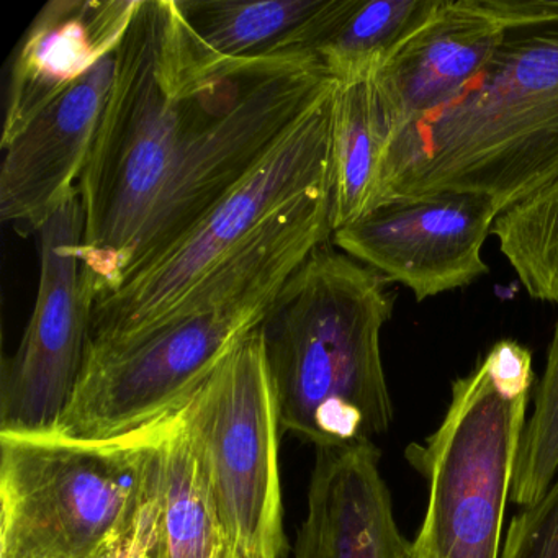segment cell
<instances>
[{
    "mask_svg": "<svg viewBox=\"0 0 558 558\" xmlns=\"http://www.w3.org/2000/svg\"><path fill=\"white\" fill-rule=\"evenodd\" d=\"M293 57H223L192 31L178 0L140 2L117 50L112 89L80 182L86 227L77 256L99 299L122 283L172 175Z\"/></svg>",
    "mask_w": 558,
    "mask_h": 558,
    "instance_id": "6da1fadb",
    "label": "cell"
},
{
    "mask_svg": "<svg viewBox=\"0 0 558 558\" xmlns=\"http://www.w3.org/2000/svg\"><path fill=\"white\" fill-rule=\"evenodd\" d=\"M328 189L303 195L267 221L155 328L93 342L57 430L107 439L181 413L231 349L259 328L283 283L331 240Z\"/></svg>",
    "mask_w": 558,
    "mask_h": 558,
    "instance_id": "7a4b0ae2",
    "label": "cell"
},
{
    "mask_svg": "<svg viewBox=\"0 0 558 558\" xmlns=\"http://www.w3.org/2000/svg\"><path fill=\"white\" fill-rule=\"evenodd\" d=\"M505 25L482 73L388 138L375 207L475 194L499 214L558 178V2L486 0Z\"/></svg>",
    "mask_w": 558,
    "mask_h": 558,
    "instance_id": "3957f363",
    "label": "cell"
},
{
    "mask_svg": "<svg viewBox=\"0 0 558 558\" xmlns=\"http://www.w3.org/2000/svg\"><path fill=\"white\" fill-rule=\"evenodd\" d=\"M335 247L312 251L259 325L282 433L316 449L372 442L393 421L380 351L390 282Z\"/></svg>",
    "mask_w": 558,
    "mask_h": 558,
    "instance_id": "277c9868",
    "label": "cell"
},
{
    "mask_svg": "<svg viewBox=\"0 0 558 558\" xmlns=\"http://www.w3.org/2000/svg\"><path fill=\"white\" fill-rule=\"evenodd\" d=\"M178 417L107 439L0 433V558H102L158 489Z\"/></svg>",
    "mask_w": 558,
    "mask_h": 558,
    "instance_id": "5b68a950",
    "label": "cell"
},
{
    "mask_svg": "<svg viewBox=\"0 0 558 558\" xmlns=\"http://www.w3.org/2000/svg\"><path fill=\"white\" fill-rule=\"evenodd\" d=\"M534 385L532 354L496 342L452 385L442 423L407 456L429 482L416 537L433 558H501L502 522Z\"/></svg>",
    "mask_w": 558,
    "mask_h": 558,
    "instance_id": "8992f818",
    "label": "cell"
},
{
    "mask_svg": "<svg viewBox=\"0 0 558 558\" xmlns=\"http://www.w3.org/2000/svg\"><path fill=\"white\" fill-rule=\"evenodd\" d=\"M331 100L308 113L181 240L100 296L90 341H122L155 328L267 221L303 195L331 189Z\"/></svg>",
    "mask_w": 558,
    "mask_h": 558,
    "instance_id": "52a82bcc",
    "label": "cell"
},
{
    "mask_svg": "<svg viewBox=\"0 0 558 558\" xmlns=\"http://www.w3.org/2000/svg\"><path fill=\"white\" fill-rule=\"evenodd\" d=\"M182 429L240 558H286L276 387L259 328L241 339L181 411Z\"/></svg>",
    "mask_w": 558,
    "mask_h": 558,
    "instance_id": "ba28073f",
    "label": "cell"
},
{
    "mask_svg": "<svg viewBox=\"0 0 558 558\" xmlns=\"http://www.w3.org/2000/svg\"><path fill=\"white\" fill-rule=\"evenodd\" d=\"M81 192L38 231L40 283L17 352L0 367V433L57 429L80 384L97 295L81 266Z\"/></svg>",
    "mask_w": 558,
    "mask_h": 558,
    "instance_id": "9c48e42d",
    "label": "cell"
},
{
    "mask_svg": "<svg viewBox=\"0 0 558 558\" xmlns=\"http://www.w3.org/2000/svg\"><path fill=\"white\" fill-rule=\"evenodd\" d=\"M498 215L495 202L483 195L446 192L400 198L335 231L331 241L423 302L489 272L482 251Z\"/></svg>",
    "mask_w": 558,
    "mask_h": 558,
    "instance_id": "30bf717a",
    "label": "cell"
},
{
    "mask_svg": "<svg viewBox=\"0 0 558 558\" xmlns=\"http://www.w3.org/2000/svg\"><path fill=\"white\" fill-rule=\"evenodd\" d=\"M116 58L100 61L2 148L0 220L21 236L38 234L80 194L112 89Z\"/></svg>",
    "mask_w": 558,
    "mask_h": 558,
    "instance_id": "8fae6325",
    "label": "cell"
},
{
    "mask_svg": "<svg viewBox=\"0 0 558 558\" xmlns=\"http://www.w3.org/2000/svg\"><path fill=\"white\" fill-rule=\"evenodd\" d=\"M142 0H51L22 38L9 77L2 148L100 61L117 53Z\"/></svg>",
    "mask_w": 558,
    "mask_h": 558,
    "instance_id": "7c38bea8",
    "label": "cell"
},
{
    "mask_svg": "<svg viewBox=\"0 0 558 558\" xmlns=\"http://www.w3.org/2000/svg\"><path fill=\"white\" fill-rule=\"evenodd\" d=\"M502 35L505 25L486 0H440L426 24L372 80L388 138L475 80Z\"/></svg>",
    "mask_w": 558,
    "mask_h": 558,
    "instance_id": "4fadbf2b",
    "label": "cell"
},
{
    "mask_svg": "<svg viewBox=\"0 0 558 558\" xmlns=\"http://www.w3.org/2000/svg\"><path fill=\"white\" fill-rule=\"evenodd\" d=\"M374 442L316 449L295 558H403L410 542L395 521Z\"/></svg>",
    "mask_w": 558,
    "mask_h": 558,
    "instance_id": "5bb4252c",
    "label": "cell"
},
{
    "mask_svg": "<svg viewBox=\"0 0 558 558\" xmlns=\"http://www.w3.org/2000/svg\"><path fill=\"white\" fill-rule=\"evenodd\" d=\"M440 0H329L312 54L338 86L374 80Z\"/></svg>",
    "mask_w": 558,
    "mask_h": 558,
    "instance_id": "9a60e30c",
    "label": "cell"
},
{
    "mask_svg": "<svg viewBox=\"0 0 558 558\" xmlns=\"http://www.w3.org/2000/svg\"><path fill=\"white\" fill-rule=\"evenodd\" d=\"M192 31L227 58L312 54L326 0H178Z\"/></svg>",
    "mask_w": 558,
    "mask_h": 558,
    "instance_id": "2e32d148",
    "label": "cell"
},
{
    "mask_svg": "<svg viewBox=\"0 0 558 558\" xmlns=\"http://www.w3.org/2000/svg\"><path fill=\"white\" fill-rule=\"evenodd\" d=\"M387 140L372 81L338 86L331 100L332 233L374 208Z\"/></svg>",
    "mask_w": 558,
    "mask_h": 558,
    "instance_id": "e0dca14e",
    "label": "cell"
},
{
    "mask_svg": "<svg viewBox=\"0 0 558 558\" xmlns=\"http://www.w3.org/2000/svg\"><path fill=\"white\" fill-rule=\"evenodd\" d=\"M158 495L169 557L225 558L230 541L181 413L162 447Z\"/></svg>",
    "mask_w": 558,
    "mask_h": 558,
    "instance_id": "ac0fdd59",
    "label": "cell"
},
{
    "mask_svg": "<svg viewBox=\"0 0 558 558\" xmlns=\"http://www.w3.org/2000/svg\"><path fill=\"white\" fill-rule=\"evenodd\" d=\"M492 234L525 292L558 305V178L499 214Z\"/></svg>",
    "mask_w": 558,
    "mask_h": 558,
    "instance_id": "d6986e66",
    "label": "cell"
},
{
    "mask_svg": "<svg viewBox=\"0 0 558 558\" xmlns=\"http://www.w3.org/2000/svg\"><path fill=\"white\" fill-rule=\"evenodd\" d=\"M558 475V319L544 375L535 388L534 410L525 423L509 499L521 508L535 505Z\"/></svg>",
    "mask_w": 558,
    "mask_h": 558,
    "instance_id": "ffe728a7",
    "label": "cell"
},
{
    "mask_svg": "<svg viewBox=\"0 0 558 558\" xmlns=\"http://www.w3.org/2000/svg\"><path fill=\"white\" fill-rule=\"evenodd\" d=\"M501 558H558V475L535 505L511 519Z\"/></svg>",
    "mask_w": 558,
    "mask_h": 558,
    "instance_id": "44dd1931",
    "label": "cell"
},
{
    "mask_svg": "<svg viewBox=\"0 0 558 558\" xmlns=\"http://www.w3.org/2000/svg\"><path fill=\"white\" fill-rule=\"evenodd\" d=\"M102 558H171L162 531L158 489L140 512L132 531Z\"/></svg>",
    "mask_w": 558,
    "mask_h": 558,
    "instance_id": "7402d4cb",
    "label": "cell"
},
{
    "mask_svg": "<svg viewBox=\"0 0 558 558\" xmlns=\"http://www.w3.org/2000/svg\"><path fill=\"white\" fill-rule=\"evenodd\" d=\"M403 558H433L430 557L429 550L426 545L420 538H414L413 542L408 544L407 551H404Z\"/></svg>",
    "mask_w": 558,
    "mask_h": 558,
    "instance_id": "603a6c76",
    "label": "cell"
},
{
    "mask_svg": "<svg viewBox=\"0 0 558 558\" xmlns=\"http://www.w3.org/2000/svg\"><path fill=\"white\" fill-rule=\"evenodd\" d=\"M225 558H240V555H238L236 551L233 550V548H230V551H228V554L225 555Z\"/></svg>",
    "mask_w": 558,
    "mask_h": 558,
    "instance_id": "cb8c5ba5",
    "label": "cell"
}]
</instances>
